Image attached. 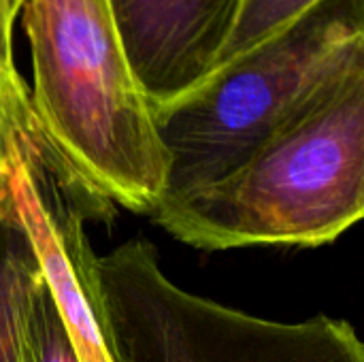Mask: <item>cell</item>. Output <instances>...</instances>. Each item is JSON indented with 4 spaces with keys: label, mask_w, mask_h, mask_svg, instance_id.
<instances>
[{
    "label": "cell",
    "mask_w": 364,
    "mask_h": 362,
    "mask_svg": "<svg viewBox=\"0 0 364 362\" xmlns=\"http://www.w3.org/2000/svg\"><path fill=\"white\" fill-rule=\"evenodd\" d=\"M363 77V0H326L226 60L183 94L151 102L154 126L168 156L162 201L226 177Z\"/></svg>",
    "instance_id": "1"
},
{
    "label": "cell",
    "mask_w": 364,
    "mask_h": 362,
    "mask_svg": "<svg viewBox=\"0 0 364 362\" xmlns=\"http://www.w3.org/2000/svg\"><path fill=\"white\" fill-rule=\"evenodd\" d=\"M30 102L43 134L98 196L151 215L166 192L168 156L107 0H26Z\"/></svg>",
    "instance_id": "2"
},
{
    "label": "cell",
    "mask_w": 364,
    "mask_h": 362,
    "mask_svg": "<svg viewBox=\"0 0 364 362\" xmlns=\"http://www.w3.org/2000/svg\"><path fill=\"white\" fill-rule=\"evenodd\" d=\"M364 215V77L226 177L149 215L177 241L220 252L318 247Z\"/></svg>",
    "instance_id": "3"
},
{
    "label": "cell",
    "mask_w": 364,
    "mask_h": 362,
    "mask_svg": "<svg viewBox=\"0 0 364 362\" xmlns=\"http://www.w3.org/2000/svg\"><path fill=\"white\" fill-rule=\"evenodd\" d=\"M96 280L113 362H364L348 320L275 322L188 292L147 239L96 256Z\"/></svg>",
    "instance_id": "4"
},
{
    "label": "cell",
    "mask_w": 364,
    "mask_h": 362,
    "mask_svg": "<svg viewBox=\"0 0 364 362\" xmlns=\"http://www.w3.org/2000/svg\"><path fill=\"white\" fill-rule=\"evenodd\" d=\"M0 158L15 215L81 362H113L102 326L96 254L87 220L113 205L92 192L43 134L30 85L15 66L0 70Z\"/></svg>",
    "instance_id": "5"
},
{
    "label": "cell",
    "mask_w": 364,
    "mask_h": 362,
    "mask_svg": "<svg viewBox=\"0 0 364 362\" xmlns=\"http://www.w3.org/2000/svg\"><path fill=\"white\" fill-rule=\"evenodd\" d=\"M243 0H107L149 105L183 94L222 60Z\"/></svg>",
    "instance_id": "6"
},
{
    "label": "cell",
    "mask_w": 364,
    "mask_h": 362,
    "mask_svg": "<svg viewBox=\"0 0 364 362\" xmlns=\"http://www.w3.org/2000/svg\"><path fill=\"white\" fill-rule=\"evenodd\" d=\"M38 275L34 252L11 205L0 158V362H19L21 305Z\"/></svg>",
    "instance_id": "7"
},
{
    "label": "cell",
    "mask_w": 364,
    "mask_h": 362,
    "mask_svg": "<svg viewBox=\"0 0 364 362\" xmlns=\"http://www.w3.org/2000/svg\"><path fill=\"white\" fill-rule=\"evenodd\" d=\"M19 362H81L41 275L30 284L21 305Z\"/></svg>",
    "instance_id": "8"
},
{
    "label": "cell",
    "mask_w": 364,
    "mask_h": 362,
    "mask_svg": "<svg viewBox=\"0 0 364 362\" xmlns=\"http://www.w3.org/2000/svg\"><path fill=\"white\" fill-rule=\"evenodd\" d=\"M322 2L326 0H243L220 64L286 30Z\"/></svg>",
    "instance_id": "9"
},
{
    "label": "cell",
    "mask_w": 364,
    "mask_h": 362,
    "mask_svg": "<svg viewBox=\"0 0 364 362\" xmlns=\"http://www.w3.org/2000/svg\"><path fill=\"white\" fill-rule=\"evenodd\" d=\"M13 21L6 15L4 0H0V70L15 66L13 62Z\"/></svg>",
    "instance_id": "10"
},
{
    "label": "cell",
    "mask_w": 364,
    "mask_h": 362,
    "mask_svg": "<svg viewBox=\"0 0 364 362\" xmlns=\"http://www.w3.org/2000/svg\"><path fill=\"white\" fill-rule=\"evenodd\" d=\"M23 2H26V0H4L6 15H9V19H11L13 23H15L17 15L21 13V9H23Z\"/></svg>",
    "instance_id": "11"
}]
</instances>
